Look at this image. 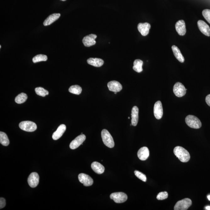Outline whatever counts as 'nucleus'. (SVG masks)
<instances>
[{"label": "nucleus", "mask_w": 210, "mask_h": 210, "mask_svg": "<svg viewBox=\"0 0 210 210\" xmlns=\"http://www.w3.org/2000/svg\"><path fill=\"white\" fill-rule=\"evenodd\" d=\"M175 27L177 32L180 35L184 36L186 34V30L184 21H178L175 24Z\"/></svg>", "instance_id": "nucleus-16"}, {"label": "nucleus", "mask_w": 210, "mask_h": 210, "mask_svg": "<svg viewBox=\"0 0 210 210\" xmlns=\"http://www.w3.org/2000/svg\"><path fill=\"white\" fill-rule=\"evenodd\" d=\"M168 197V193L167 191L161 192L157 195V198L158 200H163L167 199Z\"/></svg>", "instance_id": "nucleus-31"}, {"label": "nucleus", "mask_w": 210, "mask_h": 210, "mask_svg": "<svg viewBox=\"0 0 210 210\" xmlns=\"http://www.w3.org/2000/svg\"><path fill=\"white\" fill-rule=\"evenodd\" d=\"M47 59V55L39 54L34 57L32 59V61L34 63H36L41 61H46Z\"/></svg>", "instance_id": "nucleus-28"}, {"label": "nucleus", "mask_w": 210, "mask_h": 210, "mask_svg": "<svg viewBox=\"0 0 210 210\" xmlns=\"http://www.w3.org/2000/svg\"><path fill=\"white\" fill-rule=\"evenodd\" d=\"M192 201L191 199L188 198L179 201L175 204L174 210H186L191 206Z\"/></svg>", "instance_id": "nucleus-4"}, {"label": "nucleus", "mask_w": 210, "mask_h": 210, "mask_svg": "<svg viewBox=\"0 0 210 210\" xmlns=\"http://www.w3.org/2000/svg\"><path fill=\"white\" fill-rule=\"evenodd\" d=\"M174 152L176 157L182 162H187L190 160L189 152L186 149L181 146H176L174 148Z\"/></svg>", "instance_id": "nucleus-1"}, {"label": "nucleus", "mask_w": 210, "mask_h": 210, "mask_svg": "<svg viewBox=\"0 0 210 210\" xmlns=\"http://www.w3.org/2000/svg\"><path fill=\"white\" fill-rule=\"evenodd\" d=\"M86 139V136L84 134L79 135L70 142V148L72 150H75L78 148L81 144H83Z\"/></svg>", "instance_id": "nucleus-8"}, {"label": "nucleus", "mask_w": 210, "mask_h": 210, "mask_svg": "<svg viewBox=\"0 0 210 210\" xmlns=\"http://www.w3.org/2000/svg\"><path fill=\"white\" fill-rule=\"evenodd\" d=\"M206 101L207 104L210 107V94L206 96Z\"/></svg>", "instance_id": "nucleus-34"}, {"label": "nucleus", "mask_w": 210, "mask_h": 210, "mask_svg": "<svg viewBox=\"0 0 210 210\" xmlns=\"http://www.w3.org/2000/svg\"><path fill=\"white\" fill-rule=\"evenodd\" d=\"M66 127L65 124H61L59 126L57 130L55 132H54V133L52 134V139L54 140H57L60 139L63 135L64 133L66 130Z\"/></svg>", "instance_id": "nucleus-18"}, {"label": "nucleus", "mask_w": 210, "mask_h": 210, "mask_svg": "<svg viewBox=\"0 0 210 210\" xmlns=\"http://www.w3.org/2000/svg\"><path fill=\"white\" fill-rule=\"evenodd\" d=\"M6 202L5 199L3 198H0V209H2L5 207Z\"/></svg>", "instance_id": "nucleus-33"}, {"label": "nucleus", "mask_w": 210, "mask_h": 210, "mask_svg": "<svg viewBox=\"0 0 210 210\" xmlns=\"http://www.w3.org/2000/svg\"><path fill=\"white\" fill-rule=\"evenodd\" d=\"M78 179L80 182L83 184L84 186H91L93 183L92 179L86 174H80L78 175Z\"/></svg>", "instance_id": "nucleus-9"}, {"label": "nucleus", "mask_w": 210, "mask_h": 210, "mask_svg": "<svg viewBox=\"0 0 210 210\" xmlns=\"http://www.w3.org/2000/svg\"><path fill=\"white\" fill-rule=\"evenodd\" d=\"M110 198L116 203H122L127 201V195L123 192L113 193L110 195Z\"/></svg>", "instance_id": "nucleus-7"}, {"label": "nucleus", "mask_w": 210, "mask_h": 210, "mask_svg": "<svg viewBox=\"0 0 210 210\" xmlns=\"http://www.w3.org/2000/svg\"><path fill=\"white\" fill-rule=\"evenodd\" d=\"M172 49L174 55L177 59L181 63L184 62L185 58L178 47L175 45H173L172 46Z\"/></svg>", "instance_id": "nucleus-22"}, {"label": "nucleus", "mask_w": 210, "mask_h": 210, "mask_svg": "<svg viewBox=\"0 0 210 210\" xmlns=\"http://www.w3.org/2000/svg\"><path fill=\"white\" fill-rule=\"evenodd\" d=\"M207 198L208 200H209V201H210V195H208V196H207Z\"/></svg>", "instance_id": "nucleus-36"}, {"label": "nucleus", "mask_w": 210, "mask_h": 210, "mask_svg": "<svg viewBox=\"0 0 210 210\" xmlns=\"http://www.w3.org/2000/svg\"><path fill=\"white\" fill-rule=\"evenodd\" d=\"M137 28L141 35L144 36L148 35L151 28V25L148 23H139Z\"/></svg>", "instance_id": "nucleus-15"}, {"label": "nucleus", "mask_w": 210, "mask_h": 210, "mask_svg": "<svg viewBox=\"0 0 210 210\" xmlns=\"http://www.w3.org/2000/svg\"><path fill=\"white\" fill-rule=\"evenodd\" d=\"M185 121L189 127L193 129H199L202 127L201 121L195 116L189 115L187 116Z\"/></svg>", "instance_id": "nucleus-2"}, {"label": "nucleus", "mask_w": 210, "mask_h": 210, "mask_svg": "<svg viewBox=\"0 0 210 210\" xmlns=\"http://www.w3.org/2000/svg\"><path fill=\"white\" fill-rule=\"evenodd\" d=\"M154 114L157 119H162L163 115V109L161 101H157L154 105Z\"/></svg>", "instance_id": "nucleus-11"}, {"label": "nucleus", "mask_w": 210, "mask_h": 210, "mask_svg": "<svg viewBox=\"0 0 210 210\" xmlns=\"http://www.w3.org/2000/svg\"><path fill=\"white\" fill-rule=\"evenodd\" d=\"M206 209L207 210H210V206H207L206 207Z\"/></svg>", "instance_id": "nucleus-35"}, {"label": "nucleus", "mask_w": 210, "mask_h": 210, "mask_svg": "<svg viewBox=\"0 0 210 210\" xmlns=\"http://www.w3.org/2000/svg\"><path fill=\"white\" fill-rule=\"evenodd\" d=\"M128 119H130V117H128Z\"/></svg>", "instance_id": "nucleus-39"}, {"label": "nucleus", "mask_w": 210, "mask_h": 210, "mask_svg": "<svg viewBox=\"0 0 210 210\" xmlns=\"http://www.w3.org/2000/svg\"><path fill=\"white\" fill-rule=\"evenodd\" d=\"M150 155V151L146 147H143L139 149L137 152V156L140 160H146Z\"/></svg>", "instance_id": "nucleus-17"}, {"label": "nucleus", "mask_w": 210, "mask_h": 210, "mask_svg": "<svg viewBox=\"0 0 210 210\" xmlns=\"http://www.w3.org/2000/svg\"><path fill=\"white\" fill-rule=\"evenodd\" d=\"M187 89L181 83L177 82L174 85L173 92L177 97H181L186 93Z\"/></svg>", "instance_id": "nucleus-6"}, {"label": "nucleus", "mask_w": 210, "mask_h": 210, "mask_svg": "<svg viewBox=\"0 0 210 210\" xmlns=\"http://www.w3.org/2000/svg\"><path fill=\"white\" fill-rule=\"evenodd\" d=\"M0 143L4 146H8L9 145V141L8 136L6 133L2 132H0Z\"/></svg>", "instance_id": "nucleus-25"}, {"label": "nucleus", "mask_w": 210, "mask_h": 210, "mask_svg": "<svg viewBox=\"0 0 210 210\" xmlns=\"http://www.w3.org/2000/svg\"><path fill=\"white\" fill-rule=\"evenodd\" d=\"M62 1H66V0H61Z\"/></svg>", "instance_id": "nucleus-37"}, {"label": "nucleus", "mask_w": 210, "mask_h": 210, "mask_svg": "<svg viewBox=\"0 0 210 210\" xmlns=\"http://www.w3.org/2000/svg\"><path fill=\"white\" fill-rule=\"evenodd\" d=\"M202 14L203 17L210 24V10L209 9L203 10Z\"/></svg>", "instance_id": "nucleus-32"}, {"label": "nucleus", "mask_w": 210, "mask_h": 210, "mask_svg": "<svg viewBox=\"0 0 210 210\" xmlns=\"http://www.w3.org/2000/svg\"><path fill=\"white\" fill-rule=\"evenodd\" d=\"M108 86L110 91L114 92H118L122 89V86L117 81H112L108 83Z\"/></svg>", "instance_id": "nucleus-14"}, {"label": "nucleus", "mask_w": 210, "mask_h": 210, "mask_svg": "<svg viewBox=\"0 0 210 210\" xmlns=\"http://www.w3.org/2000/svg\"><path fill=\"white\" fill-rule=\"evenodd\" d=\"M39 180L38 174L36 173H32L29 175L28 178V183L30 187L34 188L38 185Z\"/></svg>", "instance_id": "nucleus-10"}, {"label": "nucleus", "mask_w": 210, "mask_h": 210, "mask_svg": "<svg viewBox=\"0 0 210 210\" xmlns=\"http://www.w3.org/2000/svg\"><path fill=\"white\" fill-rule=\"evenodd\" d=\"M36 93L39 96L45 97L49 94V92L44 88L39 87L35 88Z\"/></svg>", "instance_id": "nucleus-29"}, {"label": "nucleus", "mask_w": 210, "mask_h": 210, "mask_svg": "<svg viewBox=\"0 0 210 210\" xmlns=\"http://www.w3.org/2000/svg\"><path fill=\"white\" fill-rule=\"evenodd\" d=\"M143 64V62L141 60H135L134 62V66L133 67V69L137 73H141L143 70L142 68Z\"/></svg>", "instance_id": "nucleus-24"}, {"label": "nucleus", "mask_w": 210, "mask_h": 210, "mask_svg": "<svg viewBox=\"0 0 210 210\" xmlns=\"http://www.w3.org/2000/svg\"><path fill=\"white\" fill-rule=\"evenodd\" d=\"M197 24L198 28L202 33L207 36H210V28L206 22L199 20L198 21Z\"/></svg>", "instance_id": "nucleus-13"}, {"label": "nucleus", "mask_w": 210, "mask_h": 210, "mask_svg": "<svg viewBox=\"0 0 210 210\" xmlns=\"http://www.w3.org/2000/svg\"><path fill=\"white\" fill-rule=\"evenodd\" d=\"M114 94H116V93H117V92H114Z\"/></svg>", "instance_id": "nucleus-38"}, {"label": "nucleus", "mask_w": 210, "mask_h": 210, "mask_svg": "<svg viewBox=\"0 0 210 210\" xmlns=\"http://www.w3.org/2000/svg\"><path fill=\"white\" fill-rule=\"evenodd\" d=\"M91 167L93 171L98 174H101L104 173L105 167L98 162H93L91 165Z\"/></svg>", "instance_id": "nucleus-20"}, {"label": "nucleus", "mask_w": 210, "mask_h": 210, "mask_svg": "<svg viewBox=\"0 0 210 210\" xmlns=\"http://www.w3.org/2000/svg\"><path fill=\"white\" fill-rule=\"evenodd\" d=\"M131 116H132L131 124L133 126H137L139 120V109L137 107L135 106L133 107Z\"/></svg>", "instance_id": "nucleus-19"}, {"label": "nucleus", "mask_w": 210, "mask_h": 210, "mask_svg": "<svg viewBox=\"0 0 210 210\" xmlns=\"http://www.w3.org/2000/svg\"><path fill=\"white\" fill-rule=\"evenodd\" d=\"M19 127L22 130L28 132H32L37 129V126L35 123L31 121H24L19 124Z\"/></svg>", "instance_id": "nucleus-5"}, {"label": "nucleus", "mask_w": 210, "mask_h": 210, "mask_svg": "<svg viewBox=\"0 0 210 210\" xmlns=\"http://www.w3.org/2000/svg\"><path fill=\"white\" fill-rule=\"evenodd\" d=\"M134 174H135V176L137 177V178H138L139 179L142 180V181L144 182L146 181V175L145 174H144L141 173L140 171H138V170H135V171H134Z\"/></svg>", "instance_id": "nucleus-30"}, {"label": "nucleus", "mask_w": 210, "mask_h": 210, "mask_svg": "<svg viewBox=\"0 0 210 210\" xmlns=\"http://www.w3.org/2000/svg\"><path fill=\"white\" fill-rule=\"evenodd\" d=\"M97 37L96 34H91L83 38V42L86 47H90L96 44V39Z\"/></svg>", "instance_id": "nucleus-12"}, {"label": "nucleus", "mask_w": 210, "mask_h": 210, "mask_svg": "<svg viewBox=\"0 0 210 210\" xmlns=\"http://www.w3.org/2000/svg\"><path fill=\"white\" fill-rule=\"evenodd\" d=\"M60 16V14H54L48 16L44 21L43 24L45 26L50 25L52 23L58 19Z\"/></svg>", "instance_id": "nucleus-21"}, {"label": "nucleus", "mask_w": 210, "mask_h": 210, "mask_svg": "<svg viewBox=\"0 0 210 210\" xmlns=\"http://www.w3.org/2000/svg\"><path fill=\"white\" fill-rule=\"evenodd\" d=\"M87 61L89 65L96 67H101L104 64V60L102 59L98 58H90L88 59Z\"/></svg>", "instance_id": "nucleus-23"}, {"label": "nucleus", "mask_w": 210, "mask_h": 210, "mask_svg": "<svg viewBox=\"0 0 210 210\" xmlns=\"http://www.w3.org/2000/svg\"><path fill=\"white\" fill-rule=\"evenodd\" d=\"M82 90L81 87L78 85H73L69 89V92L77 95L81 94Z\"/></svg>", "instance_id": "nucleus-27"}, {"label": "nucleus", "mask_w": 210, "mask_h": 210, "mask_svg": "<svg viewBox=\"0 0 210 210\" xmlns=\"http://www.w3.org/2000/svg\"><path fill=\"white\" fill-rule=\"evenodd\" d=\"M27 94L24 93H22L16 97L15 101L18 104H22L27 101Z\"/></svg>", "instance_id": "nucleus-26"}, {"label": "nucleus", "mask_w": 210, "mask_h": 210, "mask_svg": "<svg viewBox=\"0 0 210 210\" xmlns=\"http://www.w3.org/2000/svg\"><path fill=\"white\" fill-rule=\"evenodd\" d=\"M102 141L106 146L113 148L114 146V142L112 136L106 129H103L101 132Z\"/></svg>", "instance_id": "nucleus-3"}]
</instances>
